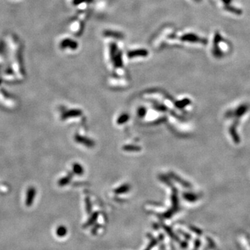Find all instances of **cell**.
Returning a JSON list of instances; mask_svg holds the SVG:
<instances>
[{
    "label": "cell",
    "instance_id": "6da1fadb",
    "mask_svg": "<svg viewBox=\"0 0 250 250\" xmlns=\"http://www.w3.org/2000/svg\"><path fill=\"white\" fill-rule=\"evenodd\" d=\"M68 233V229L65 226H59L56 229V235L59 237L65 236Z\"/></svg>",
    "mask_w": 250,
    "mask_h": 250
},
{
    "label": "cell",
    "instance_id": "7a4b0ae2",
    "mask_svg": "<svg viewBox=\"0 0 250 250\" xmlns=\"http://www.w3.org/2000/svg\"><path fill=\"white\" fill-rule=\"evenodd\" d=\"M97 214H95V215H93V216H92V217L91 218V219H90V220H89V221H88V222L86 223V224H85V226H84V227H87V226H88V225H90V224H92V223H93V222H94V221H95V220L97 219Z\"/></svg>",
    "mask_w": 250,
    "mask_h": 250
}]
</instances>
